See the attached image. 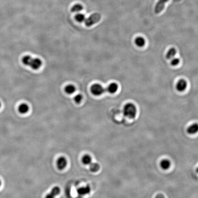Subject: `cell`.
Segmentation results:
<instances>
[{
  "instance_id": "obj_1",
  "label": "cell",
  "mask_w": 198,
  "mask_h": 198,
  "mask_svg": "<svg viewBox=\"0 0 198 198\" xmlns=\"http://www.w3.org/2000/svg\"><path fill=\"white\" fill-rule=\"evenodd\" d=\"M22 62L26 66H29L34 70H37L41 67L42 62L38 58H32L30 55H25L22 58Z\"/></svg>"
},
{
  "instance_id": "obj_2",
  "label": "cell",
  "mask_w": 198,
  "mask_h": 198,
  "mask_svg": "<svg viewBox=\"0 0 198 198\" xmlns=\"http://www.w3.org/2000/svg\"><path fill=\"white\" fill-rule=\"evenodd\" d=\"M123 113L127 118L133 119L135 118L136 115L137 109L135 105L132 103H128L124 107Z\"/></svg>"
},
{
  "instance_id": "obj_3",
  "label": "cell",
  "mask_w": 198,
  "mask_h": 198,
  "mask_svg": "<svg viewBox=\"0 0 198 198\" xmlns=\"http://www.w3.org/2000/svg\"><path fill=\"white\" fill-rule=\"evenodd\" d=\"M101 16L98 13H94L91 15L88 18L85 19V24L87 27H90L96 24L100 20Z\"/></svg>"
},
{
  "instance_id": "obj_4",
  "label": "cell",
  "mask_w": 198,
  "mask_h": 198,
  "mask_svg": "<svg viewBox=\"0 0 198 198\" xmlns=\"http://www.w3.org/2000/svg\"><path fill=\"white\" fill-rule=\"evenodd\" d=\"M91 92L92 94L96 96H100L104 93L105 88L99 84H94L91 87Z\"/></svg>"
},
{
  "instance_id": "obj_5",
  "label": "cell",
  "mask_w": 198,
  "mask_h": 198,
  "mask_svg": "<svg viewBox=\"0 0 198 198\" xmlns=\"http://www.w3.org/2000/svg\"><path fill=\"white\" fill-rule=\"evenodd\" d=\"M67 160L64 157H60L57 160V167L60 170H63L67 165Z\"/></svg>"
},
{
  "instance_id": "obj_6",
  "label": "cell",
  "mask_w": 198,
  "mask_h": 198,
  "mask_svg": "<svg viewBox=\"0 0 198 198\" xmlns=\"http://www.w3.org/2000/svg\"><path fill=\"white\" fill-rule=\"evenodd\" d=\"M168 0H159L156 5L155 9H154V12L157 14L160 13V12L162 11L164 9V6L165 3L168 1Z\"/></svg>"
},
{
  "instance_id": "obj_7",
  "label": "cell",
  "mask_w": 198,
  "mask_h": 198,
  "mask_svg": "<svg viewBox=\"0 0 198 198\" xmlns=\"http://www.w3.org/2000/svg\"><path fill=\"white\" fill-rule=\"evenodd\" d=\"M187 86V83L186 81L183 79H181L177 83L176 88L179 92H183L186 90Z\"/></svg>"
},
{
  "instance_id": "obj_8",
  "label": "cell",
  "mask_w": 198,
  "mask_h": 198,
  "mask_svg": "<svg viewBox=\"0 0 198 198\" xmlns=\"http://www.w3.org/2000/svg\"><path fill=\"white\" fill-rule=\"evenodd\" d=\"M61 190L58 187H55L51 190V192L47 194L46 198H55V196L60 193Z\"/></svg>"
},
{
  "instance_id": "obj_9",
  "label": "cell",
  "mask_w": 198,
  "mask_h": 198,
  "mask_svg": "<svg viewBox=\"0 0 198 198\" xmlns=\"http://www.w3.org/2000/svg\"><path fill=\"white\" fill-rule=\"evenodd\" d=\"M91 191L90 187L89 185L80 187L77 190V193L80 195H85L90 193Z\"/></svg>"
},
{
  "instance_id": "obj_10",
  "label": "cell",
  "mask_w": 198,
  "mask_h": 198,
  "mask_svg": "<svg viewBox=\"0 0 198 198\" xmlns=\"http://www.w3.org/2000/svg\"><path fill=\"white\" fill-rule=\"evenodd\" d=\"M117 90H118V85L115 82L111 83L107 88V92L111 94L115 93L117 92Z\"/></svg>"
},
{
  "instance_id": "obj_11",
  "label": "cell",
  "mask_w": 198,
  "mask_h": 198,
  "mask_svg": "<svg viewBox=\"0 0 198 198\" xmlns=\"http://www.w3.org/2000/svg\"><path fill=\"white\" fill-rule=\"evenodd\" d=\"M160 166L163 170H168L171 166V162L168 159H164L160 162Z\"/></svg>"
},
{
  "instance_id": "obj_12",
  "label": "cell",
  "mask_w": 198,
  "mask_h": 198,
  "mask_svg": "<svg viewBox=\"0 0 198 198\" xmlns=\"http://www.w3.org/2000/svg\"><path fill=\"white\" fill-rule=\"evenodd\" d=\"M198 130V125L197 123L193 124L189 127L187 129V131L188 133L189 134H195L196 133Z\"/></svg>"
},
{
  "instance_id": "obj_13",
  "label": "cell",
  "mask_w": 198,
  "mask_h": 198,
  "mask_svg": "<svg viewBox=\"0 0 198 198\" xmlns=\"http://www.w3.org/2000/svg\"><path fill=\"white\" fill-rule=\"evenodd\" d=\"M28 110H29V107H28V105L26 104H24V103L21 104L18 107L19 112L22 114H25V113H27L28 112Z\"/></svg>"
},
{
  "instance_id": "obj_14",
  "label": "cell",
  "mask_w": 198,
  "mask_h": 198,
  "mask_svg": "<svg viewBox=\"0 0 198 198\" xmlns=\"http://www.w3.org/2000/svg\"><path fill=\"white\" fill-rule=\"evenodd\" d=\"M100 168V165L97 163H91L90 165V170L93 172H98Z\"/></svg>"
},
{
  "instance_id": "obj_15",
  "label": "cell",
  "mask_w": 198,
  "mask_h": 198,
  "mask_svg": "<svg viewBox=\"0 0 198 198\" xmlns=\"http://www.w3.org/2000/svg\"><path fill=\"white\" fill-rule=\"evenodd\" d=\"M75 90V87L74 85H71V84L67 85L65 88V92L68 94H72L74 93Z\"/></svg>"
},
{
  "instance_id": "obj_16",
  "label": "cell",
  "mask_w": 198,
  "mask_h": 198,
  "mask_svg": "<svg viewBox=\"0 0 198 198\" xmlns=\"http://www.w3.org/2000/svg\"><path fill=\"white\" fill-rule=\"evenodd\" d=\"M92 158L91 157L88 155L86 154L82 158V162L83 164L85 165H90L92 162Z\"/></svg>"
},
{
  "instance_id": "obj_17",
  "label": "cell",
  "mask_w": 198,
  "mask_h": 198,
  "mask_svg": "<svg viewBox=\"0 0 198 198\" xmlns=\"http://www.w3.org/2000/svg\"><path fill=\"white\" fill-rule=\"evenodd\" d=\"M135 43L139 47H142L145 45V40L142 37H139L136 38L135 40Z\"/></svg>"
},
{
  "instance_id": "obj_18",
  "label": "cell",
  "mask_w": 198,
  "mask_h": 198,
  "mask_svg": "<svg viewBox=\"0 0 198 198\" xmlns=\"http://www.w3.org/2000/svg\"><path fill=\"white\" fill-rule=\"evenodd\" d=\"M177 53L176 49L174 48H171L169 50L168 53L166 54V58L168 59H172L175 57V55Z\"/></svg>"
},
{
  "instance_id": "obj_19",
  "label": "cell",
  "mask_w": 198,
  "mask_h": 198,
  "mask_svg": "<svg viewBox=\"0 0 198 198\" xmlns=\"http://www.w3.org/2000/svg\"><path fill=\"white\" fill-rule=\"evenodd\" d=\"M75 18L77 22H84L85 19V16L84 15L81 13H78L75 16Z\"/></svg>"
},
{
  "instance_id": "obj_20",
  "label": "cell",
  "mask_w": 198,
  "mask_h": 198,
  "mask_svg": "<svg viewBox=\"0 0 198 198\" xmlns=\"http://www.w3.org/2000/svg\"><path fill=\"white\" fill-rule=\"evenodd\" d=\"M82 9H83V7H82V6L81 5H80V4H76V5H74L72 7L71 10H72V12L78 13V12L82 11Z\"/></svg>"
},
{
  "instance_id": "obj_21",
  "label": "cell",
  "mask_w": 198,
  "mask_h": 198,
  "mask_svg": "<svg viewBox=\"0 0 198 198\" xmlns=\"http://www.w3.org/2000/svg\"><path fill=\"white\" fill-rule=\"evenodd\" d=\"M74 101L76 103H79L81 102L82 99V96L81 94H78L74 97Z\"/></svg>"
},
{
  "instance_id": "obj_22",
  "label": "cell",
  "mask_w": 198,
  "mask_h": 198,
  "mask_svg": "<svg viewBox=\"0 0 198 198\" xmlns=\"http://www.w3.org/2000/svg\"><path fill=\"white\" fill-rule=\"evenodd\" d=\"M179 59L178 58H173L171 61V65L173 66H176L179 64Z\"/></svg>"
},
{
  "instance_id": "obj_23",
  "label": "cell",
  "mask_w": 198,
  "mask_h": 198,
  "mask_svg": "<svg viewBox=\"0 0 198 198\" xmlns=\"http://www.w3.org/2000/svg\"><path fill=\"white\" fill-rule=\"evenodd\" d=\"M155 198H165V197L162 193H159L156 195Z\"/></svg>"
},
{
  "instance_id": "obj_24",
  "label": "cell",
  "mask_w": 198,
  "mask_h": 198,
  "mask_svg": "<svg viewBox=\"0 0 198 198\" xmlns=\"http://www.w3.org/2000/svg\"><path fill=\"white\" fill-rule=\"evenodd\" d=\"M1 102H0V108H1Z\"/></svg>"
},
{
  "instance_id": "obj_25",
  "label": "cell",
  "mask_w": 198,
  "mask_h": 198,
  "mask_svg": "<svg viewBox=\"0 0 198 198\" xmlns=\"http://www.w3.org/2000/svg\"><path fill=\"white\" fill-rule=\"evenodd\" d=\"M1 180H0V186H1Z\"/></svg>"
}]
</instances>
